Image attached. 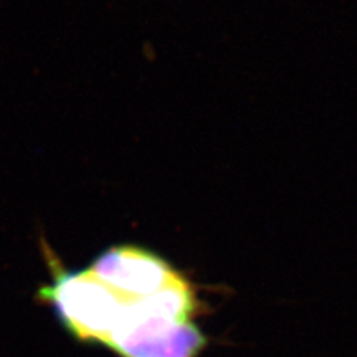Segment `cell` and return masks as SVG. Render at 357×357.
Returning a JSON list of instances; mask_svg holds the SVG:
<instances>
[{"label": "cell", "instance_id": "6da1fadb", "mask_svg": "<svg viewBox=\"0 0 357 357\" xmlns=\"http://www.w3.org/2000/svg\"><path fill=\"white\" fill-rule=\"evenodd\" d=\"M88 270L107 286L131 296H155L186 280L156 252L136 244H116L103 250Z\"/></svg>", "mask_w": 357, "mask_h": 357}]
</instances>
